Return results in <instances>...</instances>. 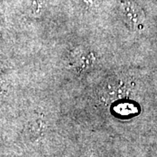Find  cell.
<instances>
[{"mask_svg": "<svg viewBox=\"0 0 157 157\" xmlns=\"http://www.w3.org/2000/svg\"><path fill=\"white\" fill-rule=\"evenodd\" d=\"M120 11L124 21L129 27L137 30L142 27L144 24L145 15L142 9L133 1H123L120 5Z\"/></svg>", "mask_w": 157, "mask_h": 157, "instance_id": "obj_1", "label": "cell"}]
</instances>
